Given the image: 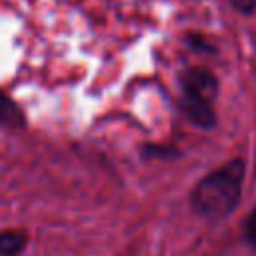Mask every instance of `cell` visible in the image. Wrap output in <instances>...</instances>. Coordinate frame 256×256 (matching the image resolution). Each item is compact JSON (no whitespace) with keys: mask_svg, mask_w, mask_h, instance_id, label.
<instances>
[{"mask_svg":"<svg viewBox=\"0 0 256 256\" xmlns=\"http://www.w3.org/2000/svg\"><path fill=\"white\" fill-rule=\"evenodd\" d=\"M188 46L190 48H194V50H204V52H214V48L210 46V44H206L202 38H198V36H190L188 38Z\"/></svg>","mask_w":256,"mask_h":256,"instance_id":"obj_8","label":"cell"},{"mask_svg":"<svg viewBox=\"0 0 256 256\" xmlns=\"http://www.w3.org/2000/svg\"><path fill=\"white\" fill-rule=\"evenodd\" d=\"M180 100L182 114L200 130L216 126L214 100L218 96V78L206 68H188L180 74Z\"/></svg>","mask_w":256,"mask_h":256,"instance_id":"obj_2","label":"cell"},{"mask_svg":"<svg viewBox=\"0 0 256 256\" xmlns=\"http://www.w3.org/2000/svg\"><path fill=\"white\" fill-rule=\"evenodd\" d=\"M0 124L10 130H24L28 120L20 104H16L6 92L0 90Z\"/></svg>","mask_w":256,"mask_h":256,"instance_id":"obj_3","label":"cell"},{"mask_svg":"<svg viewBox=\"0 0 256 256\" xmlns=\"http://www.w3.org/2000/svg\"><path fill=\"white\" fill-rule=\"evenodd\" d=\"M242 236H244L246 244L256 250V206L246 216V222H244V228H242Z\"/></svg>","mask_w":256,"mask_h":256,"instance_id":"obj_6","label":"cell"},{"mask_svg":"<svg viewBox=\"0 0 256 256\" xmlns=\"http://www.w3.org/2000/svg\"><path fill=\"white\" fill-rule=\"evenodd\" d=\"M246 180V162L242 158H230L222 166L206 172L190 190L192 210L208 220H220L230 216L240 200Z\"/></svg>","mask_w":256,"mask_h":256,"instance_id":"obj_1","label":"cell"},{"mask_svg":"<svg viewBox=\"0 0 256 256\" xmlns=\"http://www.w3.org/2000/svg\"><path fill=\"white\" fill-rule=\"evenodd\" d=\"M28 246V234L24 230H2L0 232V256H18Z\"/></svg>","mask_w":256,"mask_h":256,"instance_id":"obj_4","label":"cell"},{"mask_svg":"<svg viewBox=\"0 0 256 256\" xmlns=\"http://www.w3.org/2000/svg\"><path fill=\"white\" fill-rule=\"evenodd\" d=\"M230 4L240 12V14H252L256 8V0H230Z\"/></svg>","mask_w":256,"mask_h":256,"instance_id":"obj_7","label":"cell"},{"mask_svg":"<svg viewBox=\"0 0 256 256\" xmlns=\"http://www.w3.org/2000/svg\"><path fill=\"white\" fill-rule=\"evenodd\" d=\"M140 154L144 158H172V156H178V150L170 146H160V144H144Z\"/></svg>","mask_w":256,"mask_h":256,"instance_id":"obj_5","label":"cell"}]
</instances>
